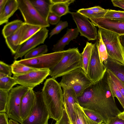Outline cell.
Returning <instances> with one entry per match:
<instances>
[{"mask_svg": "<svg viewBox=\"0 0 124 124\" xmlns=\"http://www.w3.org/2000/svg\"><path fill=\"white\" fill-rule=\"evenodd\" d=\"M78 99L83 108L93 111L100 115L104 123L108 124L121 112L116 103L110 89L107 71L103 78L86 88Z\"/></svg>", "mask_w": 124, "mask_h": 124, "instance_id": "1", "label": "cell"}, {"mask_svg": "<svg viewBox=\"0 0 124 124\" xmlns=\"http://www.w3.org/2000/svg\"><path fill=\"white\" fill-rule=\"evenodd\" d=\"M60 84L52 78L46 79L42 92L48 110L50 118L56 121L61 118L63 111V94Z\"/></svg>", "mask_w": 124, "mask_h": 124, "instance_id": "2", "label": "cell"}, {"mask_svg": "<svg viewBox=\"0 0 124 124\" xmlns=\"http://www.w3.org/2000/svg\"><path fill=\"white\" fill-rule=\"evenodd\" d=\"M81 54L77 48H70L61 60L50 69L49 75L54 79L62 77L82 67Z\"/></svg>", "mask_w": 124, "mask_h": 124, "instance_id": "3", "label": "cell"}, {"mask_svg": "<svg viewBox=\"0 0 124 124\" xmlns=\"http://www.w3.org/2000/svg\"><path fill=\"white\" fill-rule=\"evenodd\" d=\"M108 57L124 64V48L120 40V36L115 33L99 28Z\"/></svg>", "mask_w": 124, "mask_h": 124, "instance_id": "4", "label": "cell"}, {"mask_svg": "<svg viewBox=\"0 0 124 124\" xmlns=\"http://www.w3.org/2000/svg\"><path fill=\"white\" fill-rule=\"evenodd\" d=\"M59 83L61 87L64 86L72 88L78 97L92 84L82 68L62 76Z\"/></svg>", "mask_w": 124, "mask_h": 124, "instance_id": "5", "label": "cell"}, {"mask_svg": "<svg viewBox=\"0 0 124 124\" xmlns=\"http://www.w3.org/2000/svg\"><path fill=\"white\" fill-rule=\"evenodd\" d=\"M70 49L45 54L32 58L17 61L20 63L37 69H50L56 65Z\"/></svg>", "mask_w": 124, "mask_h": 124, "instance_id": "6", "label": "cell"}, {"mask_svg": "<svg viewBox=\"0 0 124 124\" xmlns=\"http://www.w3.org/2000/svg\"><path fill=\"white\" fill-rule=\"evenodd\" d=\"M35 93L36 98L33 107L28 116L21 124H48L49 113L42 92Z\"/></svg>", "mask_w": 124, "mask_h": 124, "instance_id": "7", "label": "cell"}, {"mask_svg": "<svg viewBox=\"0 0 124 124\" xmlns=\"http://www.w3.org/2000/svg\"><path fill=\"white\" fill-rule=\"evenodd\" d=\"M28 89L22 85L13 88L9 92L6 113L8 118L19 122H22L20 115L22 99Z\"/></svg>", "mask_w": 124, "mask_h": 124, "instance_id": "8", "label": "cell"}, {"mask_svg": "<svg viewBox=\"0 0 124 124\" xmlns=\"http://www.w3.org/2000/svg\"><path fill=\"white\" fill-rule=\"evenodd\" d=\"M18 9L27 24L46 28L50 24L41 15L30 0H17Z\"/></svg>", "mask_w": 124, "mask_h": 124, "instance_id": "9", "label": "cell"}, {"mask_svg": "<svg viewBox=\"0 0 124 124\" xmlns=\"http://www.w3.org/2000/svg\"><path fill=\"white\" fill-rule=\"evenodd\" d=\"M50 73L49 69H40L24 75H13V77L17 84L28 89H33L43 82L49 75Z\"/></svg>", "mask_w": 124, "mask_h": 124, "instance_id": "10", "label": "cell"}, {"mask_svg": "<svg viewBox=\"0 0 124 124\" xmlns=\"http://www.w3.org/2000/svg\"><path fill=\"white\" fill-rule=\"evenodd\" d=\"M107 70L103 63L101 62L95 43L94 44L87 75L92 83H94L103 78Z\"/></svg>", "mask_w": 124, "mask_h": 124, "instance_id": "11", "label": "cell"}, {"mask_svg": "<svg viewBox=\"0 0 124 124\" xmlns=\"http://www.w3.org/2000/svg\"><path fill=\"white\" fill-rule=\"evenodd\" d=\"M70 13L81 36L85 37L89 40L97 39V28L88 18L77 12H70Z\"/></svg>", "mask_w": 124, "mask_h": 124, "instance_id": "12", "label": "cell"}, {"mask_svg": "<svg viewBox=\"0 0 124 124\" xmlns=\"http://www.w3.org/2000/svg\"><path fill=\"white\" fill-rule=\"evenodd\" d=\"M49 31L46 28H43L33 36L22 44L15 55L16 60L21 58L29 51L39 45L44 43L48 36Z\"/></svg>", "mask_w": 124, "mask_h": 124, "instance_id": "13", "label": "cell"}, {"mask_svg": "<svg viewBox=\"0 0 124 124\" xmlns=\"http://www.w3.org/2000/svg\"><path fill=\"white\" fill-rule=\"evenodd\" d=\"M61 87L63 90V106L71 124L75 119V105L79 102L78 97L71 88L64 86Z\"/></svg>", "mask_w": 124, "mask_h": 124, "instance_id": "14", "label": "cell"}, {"mask_svg": "<svg viewBox=\"0 0 124 124\" xmlns=\"http://www.w3.org/2000/svg\"><path fill=\"white\" fill-rule=\"evenodd\" d=\"M95 26L124 35V22L111 20L104 17L89 19Z\"/></svg>", "mask_w": 124, "mask_h": 124, "instance_id": "15", "label": "cell"}, {"mask_svg": "<svg viewBox=\"0 0 124 124\" xmlns=\"http://www.w3.org/2000/svg\"><path fill=\"white\" fill-rule=\"evenodd\" d=\"M36 98L35 92L33 89H28L21 101L20 115L22 122L27 117L34 106Z\"/></svg>", "mask_w": 124, "mask_h": 124, "instance_id": "16", "label": "cell"}, {"mask_svg": "<svg viewBox=\"0 0 124 124\" xmlns=\"http://www.w3.org/2000/svg\"><path fill=\"white\" fill-rule=\"evenodd\" d=\"M26 27L25 23L15 33L5 39L6 43L12 54L15 55L20 47V41Z\"/></svg>", "mask_w": 124, "mask_h": 124, "instance_id": "17", "label": "cell"}, {"mask_svg": "<svg viewBox=\"0 0 124 124\" xmlns=\"http://www.w3.org/2000/svg\"><path fill=\"white\" fill-rule=\"evenodd\" d=\"M79 34V32L77 28L68 29L66 33L54 45L52 50L54 52L64 50L65 46L71 40L76 39Z\"/></svg>", "mask_w": 124, "mask_h": 124, "instance_id": "18", "label": "cell"}, {"mask_svg": "<svg viewBox=\"0 0 124 124\" xmlns=\"http://www.w3.org/2000/svg\"><path fill=\"white\" fill-rule=\"evenodd\" d=\"M103 63L107 68L110 71L124 84V64L108 57Z\"/></svg>", "mask_w": 124, "mask_h": 124, "instance_id": "19", "label": "cell"}, {"mask_svg": "<svg viewBox=\"0 0 124 124\" xmlns=\"http://www.w3.org/2000/svg\"><path fill=\"white\" fill-rule=\"evenodd\" d=\"M18 9L17 0H8L4 10L0 14V25L8 23L9 18Z\"/></svg>", "mask_w": 124, "mask_h": 124, "instance_id": "20", "label": "cell"}, {"mask_svg": "<svg viewBox=\"0 0 124 124\" xmlns=\"http://www.w3.org/2000/svg\"><path fill=\"white\" fill-rule=\"evenodd\" d=\"M41 15L47 21L53 4L51 0H30Z\"/></svg>", "mask_w": 124, "mask_h": 124, "instance_id": "21", "label": "cell"}, {"mask_svg": "<svg viewBox=\"0 0 124 124\" xmlns=\"http://www.w3.org/2000/svg\"><path fill=\"white\" fill-rule=\"evenodd\" d=\"M75 119L71 124H100L90 119L86 115L79 102L75 104Z\"/></svg>", "mask_w": 124, "mask_h": 124, "instance_id": "22", "label": "cell"}, {"mask_svg": "<svg viewBox=\"0 0 124 124\" xmlns=\"http://www.w3.org/2000/svg\"><path fill=\"white\" fill-rule=\"evenodd\" d=\"M94 44L87 42L83 52L81 54L82 60V69L87 75L89 62L91 57Z\"/></svg>", "mask_w": 124, "mask_h": 124, "instance_id": "23", "label": "cell"}, {"mask_svg": "<svg viewBox=\"0 0 124 124\" xmlns=\"http://www.w3.org/2000/svg\"><path fill=\"white\" fill-rule=\"evenodd\" d=\"M25 23L22 20L17 19L6 23L2 31L4 37L5 39L11 35L18 31Z\"/></svg>", "mask_w": 124, "mask_h": 124, "instance_id": "24", "label": "cell"}, {"mask_svg": "<svg viewBox=\"0 0 124 124\" xmlns=\"http://www.w3.org/2000/svg\"><path fill=\"white\" fill-rule=\"evenodd\" d=\"M75 1L74 0H68L66 2L53 4L51 8V12L59 17L70 13L69 6Z\"/></svg>", "mask_w": 124, "mask_h": 124, "instance_id": "25", "label": "cell"}, {"mask_svg": "<svg viewBox=\"0 0 124 124\" xmlns=\"http://www.w3.org/2000/svg\"><path fill=\"white\" fill-rule=\"evenodd\" d=\"M13 75H20L40 69H37L19 62L15 60L11 65Z\"/></svg>", "mask_w": 124, "mask_h": 124, "instance_id": "26", "label": "cell"}, {"mask_svg": "<svg viewBox=\"0 0 124 124\" xmlns=\"http://www.w3.org/2000/svg\"><path fill=\"white\" fill-rule=\"evenodd\" d=\"M95 43L101 62L103 63V62L108 58V56L106 46L102 39L101 33L99 30Z\"/></svg>", "mask_w": 124, "mask_h": 124, "instance_id": "27", "label": "cell"}, {"mask_svg": "<svg viewBox=\"0 0 124 124\" xmlns=\"http://www.w3.org/2000/svg\"><path fill=\"white\" fill-rule=\"evenodd\" d=\"M108 80L110 90L114 97H116L124 109V98L114 82L107 72Z\"/></svg>", "mask_w": 124, "mask_h": 124, "instance_id": "28", "label": "cell"}, {"mask_svg": "<svg viewBox=\"0 0 124 124\" xmlns=\"http://www.w3.org/2000/svg\"><path fill=\"white\" fill-rule=\"evenodd\" d=\"M17 81L13 77L7 76L0 78V89L9 92L15 85Z\"/></svg>", "mask_w": 124, "mask_h": 124, "instance_id": "29", "label": "cell"}, {"mask_svg": "<svg viewBox=\"0 0 124 124\" xmlns=\"http://www.w3.org/2000/svg\"><path fill=\"white\" fill-rule=\"evenodd\" d=\"M48 51L46 45H41L32 49L28 52L24 56V59H30L38 57L45 54Z\"/></svg>", "mask_w": 124, "mask_h": 124, "instance_id": "30", "label": "cell"}, {"mask_svg": "<svg viewBox=\"0 0 124 124\" xmlns=\"http://www.w3.org/2000/svg\"><path fill=\"white\" fill-rule=\"evenodd\" d=\"M42 28L40 27L27 24L26 30L20 41V45L33 36Z\"/></svg>", "mask_w": 124, "mask_h": 124, "instance_id": "31", "label": "cell"}, {"mask_svg": "<svg viewBox=\"0 0 124 124\" xmlns=\"http://www.w3.org/2000/svg\"><path fill=\"white\" fill-rule=\"evenodd\" d=\"M103 17L111 20L124 22V11L108 9Z\"/></svg>", "mask_w": 124, "mask_h": 124, "instance_id": "32", "label": "cell"}, {"mask_svg": "<svg viewBox=\"0 0 124 124\" xmlns=\"http://www.w3.org/2000/svg\"><path fill=\"white\" fill-rule=\"evenodd\" d=\"M77 12L89 19L103 17L106 13L105 12H97L90 9L89 8L79 9Z\"/></svg>", "mask_w": 124, "mask_h": 124, "instance_id": "33", "label": "cell"}, {"mask_svg": "<svg viewBox=\"0 0 124 124\" xmlns=\"http://www.w3.org/2000/svg\"><path fill=\"white\" fill-rule=\"evenodd\" d=\"M9 92L0 89V112H5Z\"/></svg>", "mask_w": 124, "mask_h": 124, "instance_id": "34", "label": "cell"}, {"mask_svg": "<svg viewBox=\"0 0 124 124\" xmlns=\"http://www.w3.org/2000/svg\"><path fill=\"white\" fill-rule=\"evenodd\" d=\"M83 108L85 114L90 119L100 124L104 123L102 117L98 114L90 110Z\"/></svg>", "mask_w": 124, "mask_h": 124, "instance_id": "35", "label": "cell"}, {"mask_svg": "<svg viewBox=\"0 0 124 124\" xmlns=\"http://www.w3.org/2000/svg\"><path fill=\"white\" fill-rule=\"evenodd\" d=\"M68 26V24L67 21H60L56 26L51 31L49 34V38H50L53 36L59 33L62 30Z\"/></svg>", "mask_w": 124, "mask_h": 124, "instance_id": "36", "label": "cell"}, {"mask_svg": "<svg viewBox=\"0 0 124 124\" xmlns=\"http://www.w3.org/2000/svg\"><path fill=\"white\" fill-rule=\"evenodd\" d=\"M107 71L114 82L124 98V84L118 78L110 71L107 70Z\"/></svg>", "mask_w": 124, "mask_h": 124, "instance_id": "37", "label": "cell"}, {"mask_svg": "<svg viewBox=\"0 0 124 124\" xmlns=\"http://www.w3.org/2000/svg\"><path fill=\"white\" fill-rule=\"evenodd\" d=\"M0 72L11 76L12 74L11 65H10L2 61H0Z\"/></svg>", "mask_w": 124, "mask_h": 124, "instance_id": "38", "label": "cell"}, {"mask_svg": "<svg viewBox=\"0 0 124 124\" xmlns=\"http://www.w3.org/2000/svg\"><path fill=\"white\" fill-rule=\"evenodd\" d=\"M61 17L50 12L47 18V21L52 25L57 24L60 21Z\"/></svg>", "mask_w": 124, "mask_h": 124, "instance_id": "39", "label": "cell"}, {"mask_svg": "<svg viewBox=\"0 0 124 124\" xmlns=\"http://www.w3.org/2000/svg\"><path fill=\"white\" fill-rule=\"evenodd\" d=\"M55 124H71L67 114L64 106L63 113L62 117L59 121H56Z\"/></svg>", "mask_w": 124, "mask_h": 124, "instance_id": "40", "label": "cell"}, {"mask_svg": "<svg viewBox=\"0 0 124 124\" xmlns=\"http://www.w3.org/2000/svg\"><path fill=\"white\" fill-rule=\"evenodd\" d=\"M8 118L5 112H0V124H9Z\"/></svg>", "mask_w": 124, "mask_h": 124, "instance_id": "41", "label": "cell"}, {"mask_svg": "<svg viewBox=\"0 0 124 124\" xmlns=\"http://www.w3.org/2000/svg\"><path fill=\"white\" fill-rule=\"evenodd\" d=\"M90 9L98 13H106L108 9H105L99 6H95L89 8Z\"/></svg>", "mask_w": 124, "mask_h": 124, "instance_id": "42", "label": "cell"}, {"mask_svg": "<svg viewBox=\"0 0 124 124\" xmlns=\"http://www.w3.org/2000/svg\"><path fill=\"white\" fill-rule=\"evenodd\" d=\"M111 1L114 6L118 7L124 9V3L121 0H112Z\"/></svg>", "mask_w": 124, "mask_h": 124, "instance_id": "43", "label": "cell"}, {"mask_svg": "<svg viewBox=\"0 0 124 124\" xmlns=\"http://www.w3.org/2000/svg\"><path fill=\"white\" fill-rule=\"evenodd\" d=\"M108 124H124V120L117 116L113 118Z\"/></svg>", "mask_w": 124, "mask_h": 124, "instance_id": "44", "label": "cell"}, {"mask_svg": "<svg viewBox=\"0 0 124 124\" xmlns=\"http://www.w3.org/2000/svg\"><path fill=\"white\" fill-rule=\"evenodd\" d=\"M8 0H0V14L4 10Z\"/></svg>", "mask_w": 124, "mask_h": 124, "instance_id": "45", "label": "cell"}, {"mask_svg": "<svg viewBox=\"0 0 124 124\" xmlns=\"http://www.w3.org/2000/svg\"><path fill=\"white\" fill-rule=\"evenodd\" d=\"M9 124H20L18 122L11 119L9 120Z\"/></svg>", "mask_w": 124, "mask_h": 124, "instance_id": "46", "label": "cell"}, {"mask_svg": "<svg viewBox=\"0 0 124 124\" xmlns=\"http://www.w3.org/2000/svg\"><path fill=\"white\" fill-rule=\"evenodd\" d=\"M120 40L122 45L124 48V35L120 36Z\"/></svg>", "mask_w": 124, "mask_h": 124, "instance_id": "47", "label": "cell"}, {"mask_svg": "<svg viewBox=\"0 0 124 124\" xmlns=\"http://www.w3.org/2000/svg\"><path fill=\"white\" fill-rule=\"evenodd\" d=\"M117 116L119 117L124 120V111L120 113Z\"/></svg>", "mask_w": 124, "mask_h": 124, "instance_id": "48", "label": "cell"}, {"mask_svg": "<svg viewBox=\"0 0 124 124\" xmlns=\"http://www.w3.org/2000/svg\"><path fill=\"white\" fill-rule=\"evenodd\" d=\"M7 76H8L3 73L0 72V78L5 77Z\"/></svg>", "mask_w": 124, "mask_h": 124, "instance_id": "49", "label": "cell"}, {"mask_svg": "<svg viewBox=\"0 0 124 124\" xmlns=\"http://www.w3.org/2000/svg\"><path fill=\"white\" fill-rule=\"evenodd\" d=\"M124 3V0H121Z\"/></svg>", "mask_w": 124, "mask_h": 124, "instance_id": "50", "label": "cell"}, {"mask_svg": "<svg viewBox=\"0 0 124 124\" xmlns=\"http://www.w3.org/2000/svg\"><path fill=\"white\" fill-rule=\"evenodd\" d=\"M101 124H105L104 123H102Z\"/></svg>", "mask_w": 124, "mask_h": 124, "instance_id": "51", "label": "cell"}]
</instances>
